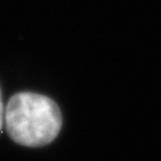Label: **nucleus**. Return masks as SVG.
<instances>
[{
	"label": "nucleus",
	"mask_w": 161,
	"mask_h": 161,
	"mask_svg": "<svg viewBox=\"0 0 161 161\" xmlns=\"http://www.w3.org/2000/svg\"><path fill=\"white\" fill-rule=\"evenodd\" d=\"M6 129L15 142L24 147H43L53 142L62 128L58 105L35 93H18L4 109Z\"/></svg>",
	"instance_id": "obj_1"
},
{
	"label": "nucleus",
	"mask_w": 161,
	"mask_h": 161,
	"mask_svg": "<svg viewBox=\"0 0 161 161\" xmlns=\"http://www.w3.org/2000/svg\"><path fill=\"white\" fill-rule=\"evenodd\" d=\"M4 108L3 106V102H2V94H0V130L3 128V124H4Z\"/></svg>",
	"instance_id": "obj_2"
}]
</instances>
